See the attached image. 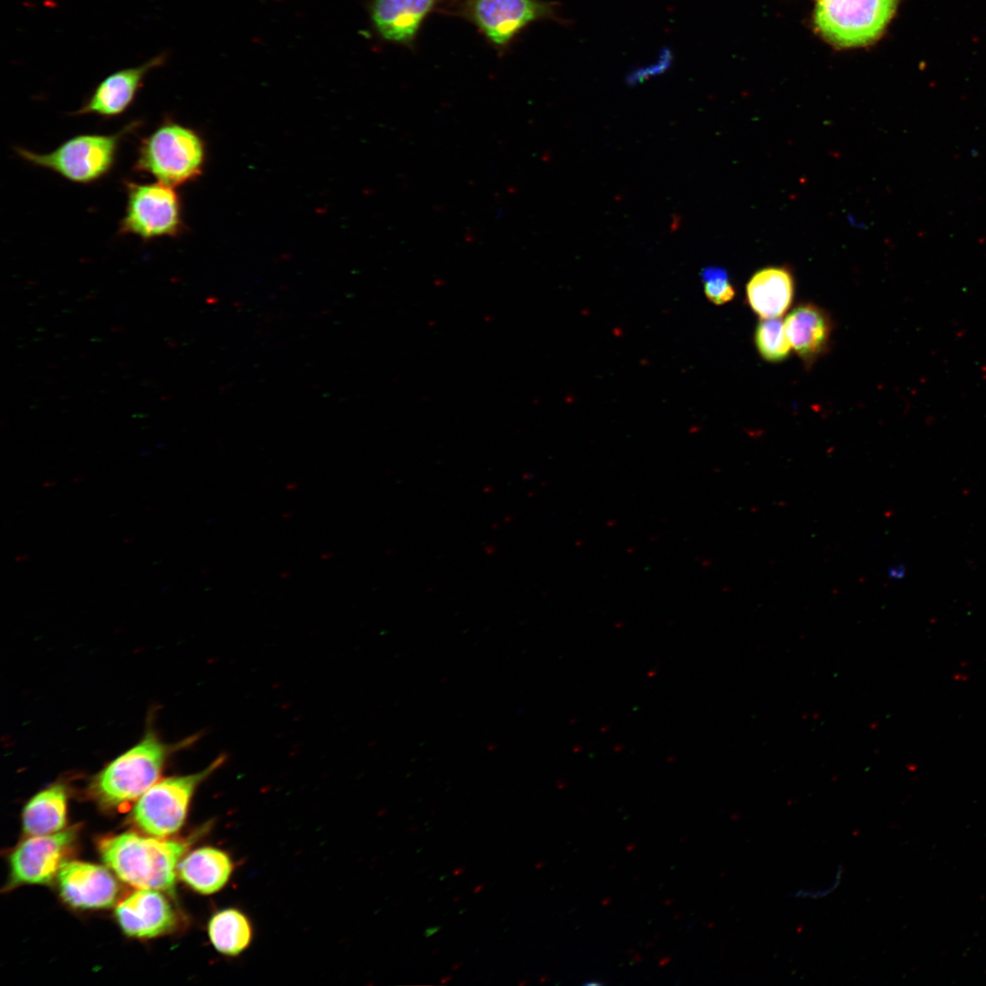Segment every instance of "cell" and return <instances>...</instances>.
<instances>
[{
    "mask_svg": "<svg viewBox=\"0 0 986 986\" xmlns=\"http://www.w3.org/2000/svg\"><path fill=\"white\" fill-rule=\"evenodd\" d=\"M898 0H816L814 23L829 42L841 47L865 46L883 33Z\"/></svg>",
    "mask_w": 986,
    "mask_h": 986,
    "instance_id": "cell-6",
    "label": "cell"
},
{
    "mask_svg": "<svg viewBox=\"0 0 986 986\" xmlns=\"http://www.w3.org/2000/svg\"><path fill=\"white\" fill-rule=\"evenodd\" d=\"M68 789L55 782L32 796L23 808V832L27 836L55 834L65 829Z\"/></svg>",
    "mask_w": 986,
    "mask_h": 986,
    "instance_id": "cell-17",
    "label": "cell"
},
{
    "mask_svg": "<svg viewBox=\"0 0 986 986\" xmlns=\"http://www.w3.org/2000/svg\"><path fill=\"white\" fill-rule=\"evenodd\" d=\"M115 916L122 931L137 939L166 934L177 923L173 907L155 889L138 888L117 905Z\"/></svg>",
    "mask_w": 986,
    "mask_h": 986,
    "instance_id": "cell-12",
    "label": "cell"
},
{
    "mask_svg": "<svg viewBox=\"0 0 986 986\" xmlns=\"http://www.w3.org/2000/svg\"><path fill=\"white\" fill-rule=\"evenodd\" d=\"M208 937L214 948L226 956L243 952L252 939V927L247 917L236 908H225L212 916Z\"/></svg>",
    "mask_w": 986,
    "mask_h": 986,
    "instance_id": "cell-18",
    "label": "cell"
},
{
    "mask_svg": "<svg viewBox=\"0 0 986 986\" xmlns=\"http://www.w3.org/2000/svg\"><path fill=\"white\" fill-rule=\"evenodd\" d=\"M704 293L715 305H723L733 299L735 289L729 281L726 272L719 268H708L703 271Z\"/></svg>",
    "mask_w": 986,
    "mask_h": 986,
    "instance_id": "cell-20",
    "label": "cell"
},
{
    "mask_svg": "<svg viewBox=\"0 0 986 986\" xmlns=\"http://www.w3.org/2000/svg\"><path fill=\"white\" fill-rule=\"evenodd\" d=\"M439 0H374L372 18L386 40L407 43Z\"/></svg>",
    "mask_w": 986,
    "mask_h": 986,
    "instance_id": "cell-14",
    "label": "cell"
},
{
    "mask_svg": "<svg viewBox=\"0 0 986 986\" xmlns=\"http://www.w3.org/2000/svg\"><path fill=\"white\" fill-rule=\"evenodd\" d=\"M754 340L760 356L771 362L785 360L792 349L784 321L780 317L761 319L756 328Z\"/></svg>",
    "mask_w": 986,
    "mask_h": 986,
    "instance_id": "cell-19",
    "label": "cell"
},
{
    "mask_svg": "<svg viewBox=\"0 0 986 986\" xmlns=\"http://www.w3.org/2000/svg\"><path fill=\"white\" fill-rule=\"evenodd\" d=\"M437 930H438L437 927H435V928H427V929L425 930V935H426V936H430V935L434 934V933H435V931H437Z\"/></svg>",
    "mask_w": 986,
    "mask_h": 986,
    "instance_id": "cell-22",
    "label": "cell"
},
{
    "mask_svg": "<svg viewBox=\"0 0 986 986\" xmlns=\"http://www.w3.org/2000/svg\"><path fill=\"white\" fill-rule=\"evenodd\" d=\"M468 13L494 44L509 43L530 23L553 14V6L539 0H470Z\"/></svg>",
    "mask_w": 986,
    "mask_h": 986,
    "instance_id": "cell-9",
    "label": "cell"
},
{
    "mask_svg": "<svg viewBox=\"0 0 986 986\" xmlns=\"http://www.w3.org/2000/svg\"><path fill=\"white\" fill-rule=\"evenodd\" d=\"M141 125L128 123L113 134H81L72 137L54 151L39 153L16 147V153L26 162L50 170L77 184H91L112 169L121 140Z\"/></svg>",
    "mask_w": 986,
    "mask_h": 986,
    "instance_id": "cell-4",
    "label": "cell"
},
{
    "mask_svg": "<svg viewBox=\"0 0 986 986\" xmlns=\"http://www.w3.org/2000/svg\"><path fill=\"white\" fill-rule=\"evenodd\" d=\"M57 879L61 897L78 908L110 907L119 893L113 875L106 867L89 862L64 861Z\"/></svg>",
    "mask_w": 986,
    "mask_h": 986,
    "instance_id": "cell-11",
    "label": "cell"
},
{
    "mask_svg": "<svg viewBox=\"0 0 986 986\" xmlns=\"http://www.w3.org/2000/svg\"><path fill=\"white\" fill-rule=\"evenodd\" d=\"M888 574L891 578H901L905 575V568L900 564L893 565L889 568Z\"/></svg>",
    "mask_w": 986,
    "mask_h": 986,
    "instance_id": "cell-21",
    "label": "cell"
},
{
    "mask_svg": "<svg viewBox=\"0 0 986 986\" xmlns=\"http://www.w3.org/2000/svg\"><path fill=\"white\" fill-rule=\"evenodd\" d=\"M794 292L791 272L781 267L757 271L746 287L748 302L761 319L779 318L790 307Z\"/></svg>",
    "mask_w": 986,
    "mask_h": 986,
    "instance_id": "cell-16",
    "label": "cell"
},
{
    "mask_svg": "<svg viewBox=\"0 0 986 986\" xmlns=\"http://www.w3.org/2000/svg\"><path fill=\"white\" fill-rule=\"evenodd\" d=\"M196 736L176 744L163 742L154 729H148L132 747L110 761L96 773L89 793L105 808H117L137 801L159 778L171 756L190 745Z\"/></svg>",
    "mask_w": 986,
    "mask_h": 986,
    "instance_id": "cell-2",
    "label": "cell"
},
{
    "mask_svg": "<svg viewBox=\"0 0 986 986\" xmlns=\"http://www.w3.org/2000/svg\"><path fill=\"white\" fill-rule=\"evenodd\" d=\"M191 840L143 836L126 832L102 838L98 849L104 864L122 882L174 895L177 868Z\"/></svg>",
    "mask_w": 986,
    "mask_h": 986,
    "instance_id": "cell-1",
    "label": "cell"
},
{
    "mask_svg": "<svg viewBox=\"0 0 986 986\" xmlns=\"http://www.w3.org/2000/svg\"><path fill=\"white\" fill-rule=\"evenodd\" d=\"M204 161L205 146L199 135L166 119L142 139L133 170L175 187L199 175Z\"/></svg>",
    "mask_w": 986,
    "mask_h": 986,
    "instance_id": "cell-3",
    "label": "cell"
},
{
    "mask_svg": "<svg viewBox=\"0 0 986 986\" xmlns=\"http://www.w3.org/2000/svg\"><path fill=\"white\" fill-rule=\"evenodd\" d=\"M219 755L204 770L162 779L147 790L135 802L131 818L134 823L149 835L167 837L183 826L192 798L199 787L225 762Z\"/></svg>",
    "mask_w": 986,
    "mask_h": 986,
    "instance_id": "cell-5",
    "label": "cell"
},
{
    "mask_svg": "<svg viewBox=\"0 0 986 986\" xmlns=\"http://www.w3.org/2000/svg\"><path fill=\"white\" fill-rule=\"evenodd\" d=\"M127 194L125 213L119 233L133 235L144 241L176 236L182 230L181 201L173 187L163 183L124 182Z\"/></svg>",
    "mask_w": 986,
    "mask_h": 986,
    "instance_id": "cell-7",
    "label": "cell"
},
{
    "mask_svg": "<svg viewBox=\"0 0 986 986\" xmlns=\"http://www.w3.org/2000/svg\"><path fill=\"white\" fill-rule=\"evenodd\" d=\"M233 869V862L225 851L204 846L184 855L178 865L177 872L179 877L193 890L210 895L226 885Z\"/></svg>",
    "mask_w": 986,
    "mask_h": 986,
    "instance_id": "cell-15",
    "label": "cell"
},
{
    "mask_svg": "<svg viewBox=\"0 0 986 986\" xmlns=\"http://www.w3.org/2000/svg\"><path fill=\"white\" fill-rule=\"evenodd\" d=\"M77 839L74 828L28 836L9 855L8 886L46 885L58 873Z\"/></svg>",
    "mask_w": 986,
    "mask_h": 986,
    "instance_id": "cell-8",
    "label": "cell"
},
{
    "mask_svg": "<svg viewBox=\"0 0 986 986\" xmlns=\"http://www.w3.org/2000/svg\"><path fill=\"white\" fill-rule=\"evenodd\" d=\"M784 327L792 348L805 362L815 361L829 344L830 318L823 309L812 303L801 304L791 310Z\"/></svg>",
    "mask_w": 986,
    "mask_h": 986,
    "instance_id": "cell-13",
    "label": "cell"
},
{
    "mask_svg": "<svg viewBox=\"0 0 986 986\" xmlns=\"http://www.w3.org/2000/svg\"><path fill=\"white\" fill-rule=\"evenodd\" d=\"M166 60L167 52H162L140 65L112 72L97 84L82 106L71 115L112 118L122 114L134 101L149 72L164 65Z\"/></svg>",
    "mask_w": 986,
    "mask_h": 986,
    "instance_id": "cell-10",
    "label": "cell"
}]
</instances>
